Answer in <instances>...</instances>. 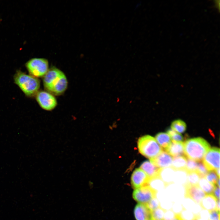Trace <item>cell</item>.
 Here are the masks:
<instances>
[{
	"label": "cell",
	"mask_w": 220,
	"mask_h": 220,
	"mask_svg": "<svg viewBox=\"0 0 220 220\" xmlns=\"http://www.w3.org/2000/svg\"><path fill=\"white\" fill-rule=\"evenodd\" d=\"M187 158L183 156L175 157L173 159L171 167L175 170L185 169Z\"/></svg>",
	"instance_id": "7402d4cb"
},
{
	"label": "cell",
	"mask_w": 220,
	"mask_h": 220,
	"mask_svg": "<svg viewBox=\"0 0 220 220\" xmlns=\"http://www.w3.org/2000/svg\"><path fill=\"white\" fill-rule=\"evenodd\" d=\"M140 168L145 172L148 178L158 176V173L160 169L148 161L142 163L140 166Z\"/></svg>",
	"instance_id": "e0dca14e"
},
{
	"label": "cell",
	"mask_w": 220,
	"mask_h": 220,
	"mask_svg": "<svg viewBox=\"0 0 220 220\" xmlns=\"http://www.w3.org/2000/svg\"><path fill=\"white\" fill-rule=\"evenodd\" d=\"M217 199L212 194H207L201 201L202 208L209 211L215 210Z\"/></svg>",
	"instance_id": "2e32d148"
},
{
	"label": "cell",
	"mask_w": 220,
	"mask_h": 220,
	"mask_svg": "<svg viewBox=\"0 0 220 220\" xmlns=\"http://www.w3.org/2000/svg\"><path fill=\"white\" fill-rule=\"evenodd\" d=\"M184 154L188 158L200 161L210 148L209 143L201 137L188 139L184 143Z\"/></svg>",
	"instance_id": "3957f363"
},
{
	"label": "cell",
	"mask_w": 220,
	"mask_h": 220,
	"mask_svg": "<svg viewBox=\"0 0 220 220\" xmlns=\"http://www.w3.org/2000/svg\"><path fill=\"white\" fill-rule=\"evenodd\" d=\"M175 216V214L172 210L166 211L164 212L163 219V220H172Z\"/></svg>",
	"instance_id": "e575fe53"
},
{
	"label": "cell",
	"mask_w": 220,
	"mask_h": 220,
	"mask_svg": "<svg viewBox=\"0 0 220 220\" xmlns=\"http://www.w3.org/2000/svg\"><path fill=\"white\" fill-rule=\"evenodd\" d=\"M215 210L219 212L220 211V200H217L216 202V205Z\"/></svg>",
	"instance_id": "ab89813d"
},
{
	"label": "cell",
	"mask_w": 220,
	"mask_h": 220,
	"mask_svg": "<svg viewBox=\"0 0 220 220\" xmlns=\"http://www.w3.org/2000/svg\"><path fill=\"white\" fill-rule=\"evenodd\" d=\"M198 163L196 161L187 158L185 170L187 172L196 171Z\"/></svg>",
	"instance_id": "f1b7e54d"
},
{
	"label": "cell",
	"mask_w": 220,
	"mask_h": 220,
	"mask_svg": "<svg viewBox=\"0 0 220 220\" xmlns=\"http://www.w3.org/2000/svg\"><path fill=\"white\" fill-rule=\"evenodd\" d=\"M165 150L173 156H183L184 154V143L172 141Z\"/></svg>",
	"instance_id": "9a60e30c"
},
{
	"label": "cell",
	"mask_w": 220,
	"mask_h": 220,
	"mask_svg": "<svg viewBox=\"0 0 220 220\" xmlns=\"http://www.w3.org/2000/svg\"><path fill=\"white\" fill-rule=\"evenodd\" d=\"M167 133L169 135L172 141L178 142H182L184 141V137L180 134L175 131L171 128L167 130Z\"/></svg>",
	"instance_id": "484cf974"
},
{
	"label": "cell",
	"mask_w": 220,
	"mask_h": 220,
	"mask_svg": "<svg viewBox=\"0 0 220 220\" xmlns=\"http://www.w3.org/2000/svg\"><path fill=\"white\" fill-rule=\"evenodd\" d=\"M216 184L217 185V186L218 187H220V179L219 178H218V180Z\"/></svg>",
	"instance_id": "b9f144b4"
},
{
	"label": "cell",
	"mask_w": 220,
	"mask_h": 220,
	"mask_svg": "<svg viewBox=\"0 0 220 220\" xmlns=\"http://www.w3.org/2000/svg\"><path fill=\"white\" fill-rule=\"evenodd\" d=\"M146 185L156 193L165 189L166 184L158 176L148 178Z\"/></svg>",
	"instance_id": "ac0fdd59"
},
{
	"label": "cell",
	"mask_w": 220,
	"mask_h": 220,
	"mask_svg": "<svg viewBox=\"0 0 220 220\" xmlns=\"http://www.w3.org/2000/svg\"><path fill=\"white\" fill-rule=\"evenodd\" d=\"M186 128L185 123L181 119L174 120L171 124V128L179 134L184 133L186 131Z\"/></svg>",
	"instance_id": "603a6c76"
},
{
	"label": "cell",
	"mask_w": 220,
	"mask_h": 220,
	"mask_svg": "<svg viewBox=\"0 0 220 220\" xmlns=\"http://www.w3.org/2000/svg\"><path fill=\"white\" fill-rule=\"evenodd\" d=\"M181 203L184 209L191 211L196 203L190 198L185 197Z\"/></svg>",
	"instance_id": "83f0119b"
},
{
	"label": "cell",
	"mask_w": 220,
	"mask_h": 220,
	"mask_svg": "<svg viewBox=\"0 0 220 220\" xmlns=\"http://www.w3.org/2000/svg\"><path fill=\"white\" fill-rule=\"evenodd\" d=\"M35 97L39 106L44 110L51 111L57 105V101L55 96L46 91L39 90Z\"/></svg>",
	"instance_id": "8992f818"
},
{
	"label": "cell",
	"mask_w": 220,
	"mask_h": 220,
	"mask_svg": "<svg viewBox=\"0 0 220 220\" xmlns=\"http://www.w3.org/2000/svg\"><path fill=\"white\" fill-rule=\"evenodd\" d=\"M149 210L152 211L160 207V202L158 199L155 197L145 204Z\"/></svg>",
	"instance_id": "4dcf8cb0"
},
{
	"label": "cell",
	"mask_w": 220,
	"mask_h": 220,
	"mask_svg": "<svg viewBox=\"0 0 220 220\" xmlns=\"http://www.w3.org/2000/svg\"><path fill=\"white\" fill-rule=\"evenodd\" d=\"M185 187V197L190 198L196 203H200L206 195V194L198 185H187Z\"/></svg>",
	"instance_id": "7c38bea8"
},
{
	"label": "cell",
	"mask_w": 220,
	"mask_h": 220,
	"mask_svg": "<svg viewBox=\"0 0 220 220\" xmlns=\"http://www.w3.org/2000/svg\"><path fill=\"white\" fill-rule=\"evenodd\" d=\"M208 220H220L219 212L215 210L210 211Z\"/></svg>",
	"instance_id": "d590c367"
},
{
	"label": "cell",
	"mask_w": 220,
	"mask_h": 220,
	"mask_svg": "<svg viewBox=\"0 0 220 220\" xmlns=\"http://www.w3.org/2000/svg\"><path fill=\"white\" fill-rule=\"evenodd\" d=\"M175 171L172 167L160 168L158 176L167 185L173 183Z\"/></svg>",
	"instance_id": "5bb4252c"
},
{
	"label": "cell",
	"mask_w": 220,
	"mask_h": 220,
	"mask_svg": "<svg viewBox=\"0 0 220 220\" xmlns=\"http://www.w3.org/2000/svg\"><path fill=\"white\" fill-rule=\"evenodd\" d=\"M209 214V211L206 209H202L200 211L198 216L201 218L208 220Z\"/></svg>",
	"instance_id": "8d00e7d4"
},
{
	"label": "cell",
	"mask_w": 220,
	"mask_h": 220,
	"mask_svg": "<svg viewBox=\"0 0 220 220\" xmlns=\"http://www.w3.org/2000/svg\"><path fill=\"white\" fill-rule=\"evenodd\" d=\"M196 171L201 178H204L209 171L203 162L200 161L198 163Z\"/></svg>",
	"instance_id": "f546056e"
},
{
	"label": "cell",
	"mask_w": 220,
	"mask_h": 220,
	"mask_svg": "<svg viewBox=\"0 0 220 220\" xmlns=\"http://www.w3.org/2000/svg\"><path fill=\"white\" fill-rule=\"evenodd\" d=\"M168 198L173 202L181 203L185 197V186L174 183L167 185L165 189Z\"/></svg>",
	"instance_id": "ba28073f"
},
{
	"label": "cell",
	"mask_w": 220,
	"mask_h": 220,
	"mask_svg": "<svg viewBox=\"0 0 220 220\" xmlns=\"http://www.w3.org/2000/svg\"><path fill=\"white\" fill-rule=\"evenodd\" d=\"M188 172L185 169L175 170L173 183L185 186L187 185Z\"/></svg>",
	"instance_id": "d6986e66"
},
{
	"label": "cell",
	"mask_w": 220,
	"mask_h": 220,
	"mask_svg": "<svg viewBox=\"0 0 220 220\" xmlns=\"http://www.w3.org/2000/svg\"><path fill=\"white\" fill-rule=\"evenodd\" d=\"M176 216L180 220H195L196 218L192 211L184 209L179 215Z\"/></svg>",
	"instance_id": "d4e9b609"
},
{
	"label": "cell",
	"mask_w": 220,
	"mask_h": 220,
	"mask_svg": "<svg viewBox=\"0 0 220 220\" xmlns=\"http://www.w3.org/2000/svg\"><path fill=\"white\" fill-rule=\"evenodd\" d=\"M151 213L145 204L138 203L134 208V214L136 220H151Z\"/></svg>",
	"instance_id": "4fadbf2b"
},
{
	"label": "cell",
	"mask_w": 220,
	"mask_h": 220,
	"mask_svg": "<svg viewBox=\"0 0 220 220\" xmlns=\"http://www.w3.org/2000/svg\"><path fill=\"white\" fill-rule=\"evenodd\" d=\"M155 138L160 147L165 150L167 148L171 142L170 136L166 133H159L156 135Z\"/></svg>",
	"instance_id": "ffe728a7"
},
{
	"label": "cell",
	"mask_w": 220,
	"mask_h": 220,
	"mask_svg": "<svg viewBox=\"0 0 220 220\" xmlns=\"http://www.w3.org/2000/svg\"><path fill=\"white\" fill-rule=\"evenodd\" d=\"M148 178L145 172L140 168L135 169L131 178V183L133 188L135 189L145 185Z\"/></svg>",
	"instance_id": "30bf717a"
},
{
	"label": "cell",
	"mask_w": 220,
	"mask_h": 220,
	"mask_svg": "<svg viewBox=\"0 0 220 220\" xmlns=\"http://www.w3.org/2000/svg\"><path fill=\"white\" fill-rule=\"evenodd\" d=\"M206 179L209 182L215 185L216 184L218 178V176L214 170L209 171L205 176Z\"/></svg>",
	"instance_id": "1f68e13d"
},
{
	"label": "cell",
	"mask_w": 220,
	"mask_h": 220,
	"mask_svg": "<svg viewBox=\"0 0 220 220\" xmlns=\"http://www.w3.org/2000/svg\"><path fill=\"white\" fill-rule=\"evenodd\" d=\"M200 178L199 174L196 171L188 172L187 185H198Z\"/></svg>",
	"instance_id": "cb8c5ba5"
},
{
	"label": "cell",
	"mask_w": 220,
	"mask_h": 220,
	"mask_svg": "<svg viewBox=\"0 0 220 220\" xmlns=\"http://www.w3.org/2000/svg\"><path fill=\"white\" fill-rule=\"evenodd\" d=\"M156 192L145 185L135 189L133 193V199L139 203L146 204L155 197Z\"/></svg>",
	"instance_id": "9c48e42d"
},
{
	"label": "cell",
	"mask_w": 220,
	"mask_h": 220,
	"mask_svg": "<svg viewBox=\"0 0 220 220\" xmlns=\"http://www.w3.org/2000/svg\"><path fill=\"white\" fill-rule=\"evenodd\" d=\"M171 209L172 211L175 215H179L181 213L183 210V208L181 202L175 201L173 202Z\"/></svg>",
	"instance_id": "836d02e7"
},
{
	"label": "cell",
	"mask_w": 220,
	"mask_h": 220,
	"mask_svg": "<svg viewBox=\"0 0 220 220\" xmlns=\"http://www.w3.org/2000/svg\"><path fill=\"white\" fill-rule=\"evenodd\" d=\"M43 83L46 91L54 96L63 94L68 86V80L64 73L55 67L49 68L43 77Z\"/></svg>",
	"instance_id": "6da1fadb"
},
{
	"label": "cell",
	"mask_w": 220,
	"mask_h": 220,
	"mask_svg": "<svg viewBox=\"0 0 220 220\" xmlns=\"http://www.w3.org/2000/svg\"><path fill=\"white\" fill-rule=\"evenodd\" d=\"M203 162L209 171L219 168V148L216 147L210 148L204 157Z\"/></svg>",
	"instance_id": "52a82bcc"
},
{
	"label": "cell",
	"mask_w": 220,
	"mask_h": 220,
	"mask_svg": "<svg viewBox=\"0 0 220 220\" xmlns=\"http://www.w3.org/2000/svg\"><path fill=\"white\" fill-rule=\"evenodd\" d=\"M195 220H207L205 219H204L202 218H200L199 216H197L196 217V218Z\"/></svg>",
	"instance_id": "7bdbcfd3"
},
{
	"label": "cell",
	"mask_w": 220,
	"mask_h": 220,
	"mask_svg": "<svg viewBox=\"0 0 220 220\" xmlns=\"http://www.w3.org/2000/svg\"><path fill=\"white\" fill-rule=\"evenodd\" d=\"M202 209L200 204L196 203L191 211L193 213L196 217L198 216L200 211Z\"/></svg>",
	"instance_id": "74e56055"
},
{
	"label": "cell",
	"mask_w": 220,
	"mask_h": 220,
	"mask_svg": "<svg viewBox=\"0 0 220 220\" xmlns=\"http://www.w3.org/2000/svg\"><path fill=\"white\" fill-rule=\"evenodd\" d=\"M159 202L160 207L165 211L170 210L172 208L173 202L168 199H164Z\"/></svg>",
	"instance_id": "d6a6232c"
},
{
	"label": "cell",
	"mask_w": 220,
	"mask_h": 220,
	"mask_svg": "<svg viewBox=\"0 0 220 220\" xmlns=\"http://www.w3.org/2000/svg\"><path fill=\"white\" fill-rule=\"evenodd\" d=\"M172 220H180L176 216H175V217Z\"/></svg>",
	"instance_id": "ee69618b"
},
{
	"label": "cell",
	"mask_w": 220,
	"mask_h": 220,
	"mask_svg": "<svg viewBox=\"0 0 220 220\" xmlns=\"http://www.w3.org/2000/svg\"><path fill=\"white\" fill-rule=\"evenodd\" d=\"M165 211L160 207L151 211V220H163Z\"/></svg>",
	"instance_id": "4316f807"
},
{
	"label": "cell",
	"mask_w": 220,
	"mask_h": 220,
	"mask_svg": "<svg viewBox=\"0 0 220 220\" xmlns=\"http://www.w3.org/2000/svg\"><path fill=\"white\" fill-rule=\"evenodd\" d=\"M199 187L207 194L212 193L215 186L208 182L204 178H201L198 183Z\"/></svg>",
	"instance_id": "44dd1931"
},
{
	"label": "cell",
	"mask_w": 220,
	"mask_h": 220,
	"mask_svg": "<svg viewBox=\"0 0 220 220\" xmlns=\"http://www.w3.org/2000/svg\"><path fill=\"white\" fill-rule=\"evenodd\" d=\"M138 146L139 152L150 160L155 157L163 151V148L155 139L149 135L140 137L138 141Z\"/></svg>",
	"instance_id": "277c9868"
},
{
	"label": "cell",
	"mask_w": 220,
	"mask_h": 220,
	"mask_svg": "<svg viewBox=\"0 0 220 220\" xmlns=\"http://www.w3.org/2000/svg\"><path fill=\"white\" fill-rule=\"evenodd\" d=\"M26 68L29 74L35 77H43L49 70V63L44 58H34L26 62Z\"/></svg>",
	"instance_id": "5b68a950"
},
{
	"label": "cell",
	"mask_w": 220,
	"mask_h": 220,
	"mask_svg": "<svg viewBox=\"0 0 220 220\" xmlns=\"http://www.w3.org/2000/svg\"><path fill=\"white\" fill-rule=\"evenodd\" d=\"M14 83L17 86L25 95L28 97L35 96L39 90V79L20 70H17L13 76Z\"/></svg>",
	"instance_id": "7a4b0ae2"
},
{
	"label": "cell",
	"mask_w": 220,
	"mask_h": 220,
	"mask_svg": "<svg viewBox=\"0 0 220 220\" xmlns=\"http://www.w3.org/2000/svg\"><path fill=\"white\" fill-rule=\"evenodd\" d=\"M213 195L217 200H219L220 199V189L219 187L217 186H215V189L213 193Z\"/></svg>",
	"instance_id": "f35d334b"
},
{
	"label": "cell",
	"mask_w": 220,
	"mask_h": 220,
	"mask_svg": "<svg viewBox=\"0 0 220 220\" xmlns=\"http://www.w3.org/2000/svg\"><path fill=\"white\" fill-rule=\"evenodd\" d=\"M150 160L155 166L162 168L171 167L173 158L167 152L163 151L157 156Z\"/></svg>",
	"instance_id": "8fae6325"
},
{
	"label": "cell",
	"mask_w": 220,
	"mask_h": 220,
	"mask_svg": "<svg viewBox=\"0 0 220 220\" xmlns=\"http://www.w3.org/2000/svg\"><path fill=\"white\" fill-rule=\"evenodd\" d=\"M215 172L217 176L219 178L220 177V169L219 168L215 170Z\"/></svg>",
	"instance_id": "60d3db41"
}]
</instances>
